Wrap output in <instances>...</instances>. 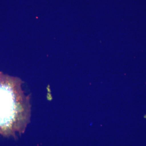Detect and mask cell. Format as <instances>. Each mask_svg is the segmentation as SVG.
Returning <instances> with one entry per match:
<instances>
[{
	"label": "cell",
	"instance_id": "cell-1",
	"mask_svg": "<svg viewBox=\"0 0 146 146\" xmlns=\"http://www.w3.org/2000/svg\"><path fill=\"white\" fill-rule=\"evenodd\" d=\"M21 79L0 72V134L16 137L30 122V97L22 89Z\"/></svg>",
	"mask_w": 146,
	"mask_h": 146
}]
</instances>
